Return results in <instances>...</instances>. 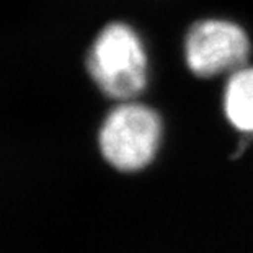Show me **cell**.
<instances>
[{
  "label": "cell",
  "instance_id": "1",
  "mask_svg": "<svg viewBox=\"0 0 253 253\" xmlns=\"http://www.w3.org/2000/svg\"><path fill=\"white\" fill-rule=\"evenodd\" d=\"M87 71L106 96L127 101L147 85V54L142 40L126 23L106 25L91 42Z\"/></svg>",
  "mask_w": 253,
  "mask_h": 253
},
{
  "label": "cell",
  "instance_id": "2",
  "mask_svg": "<svg viewBox=\"0 0 253 253\" xmlns=\"http://www.w3.org/2000/svg\"><path fill=\"white\" fill-rule=\"evenodd\" d=\"M162 139V120L149 106L126 103L113 108L101 123L98 145L113 169L139 171L157 155Z\"/></svg>",
  "mask_w": 253,
  "mask_h": 253
},
{
  "label": "cell",
  "instance_id": "3",
  "mask_svg": "<svg viewBox=\"0 0 253 253\" xmlns=\"http://www.w3.org/2000/svg\"><path fill=\"white\" fill-rule=\"evenodd\" d=\"M249 54V36L244 28L227 20H201L185 38L186 66L198 77L234 74L245 67Z\"/></svg>",
  "mask_w": 253,
  "mask_h": 253
},
{
  "label": "cell",
  "instance_id": "4",
  "mask_svg": "<svg viewBox=\"0 0 253 253\" xmlns=\"http://www.w3.org/2000/svg\"><path fill=\"white\" fill-rule=\"evenodd\" d=\"M224 111L230 125L242 132H253V67H242L225 85Z\"/></svg>",
  "mask_w": 253,
  "mask_h": 253
}]
</instances>
